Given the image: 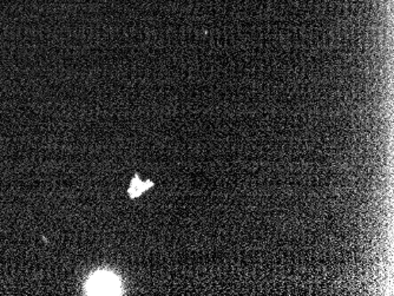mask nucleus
Wrapping results in <instances>:
<instances>
[{
  "instance_id": "1",
  "label": "nucleus",
  "mask_w": 394,
  "mask_h": 296,
  "mask_svg": "<svg viewBox=\"0 0 394 296\" xmlns=\"http://www.w3.org/2000/svg\"><path fill=\"white\" fill-rule=\"evenodd\" d=\"M86 295H121V282L111 273L98 271L86 282Z\"/></svg>"
}]
</instances>
